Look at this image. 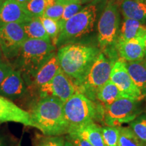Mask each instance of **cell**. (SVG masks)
Returning a JSON list of instances; mask_svg holds the SVG:
<instances>
[{
    "mask_svg": "<svg viewBox=\"0 0 146 146\" xmlns=\"http://www.w3.org/2000/svg\"><path fill=\"white\" fill-rule=\"evenodd\" d=\"M110 80L117 86L127 98L140 100L141 94L128 72L125 62L118 60L113 65Z\"/></svg>",
    "mask_w": 146,
    "mask_h": 146,
    "instance_id": "cell-11",
    "label": "cell"
},
{
    "mask_svg": "<svg viewBox=\"0 0 146 146\" xmlns=\"http://www.w3.org/2000/svg\"><path fill=\"white\" fill-rule=\"evenodd\" d=\"M101 131L105 146H118L119 137L118 127H105L101 128Z\"/></svg>",
    "mask_w": 146,
    "mask_h": 146,
    "instance_id": "cell-27",
    "label": "cell"
},
{
    "mask_svg": "<svg viewBox=\"0 0 146 146\" xmlns=\"http://www.w3.org/2000/svg\"><path fill=\"white\" fill-rule=\"evenodd\" d=\"M91 1V0H81V2L82 3H86V2H88V1Z\"/></svg>",
    "mask_w": 146,
    "mask_h": 146,
    "instance_id": "cell-37",
    "label": "cell"
},
{
    "mask_svg": "<svg viewBox=\"0 0 146 146\" xmlns=\"http://www.w3.org/2000/svg\"><path fill=\"white\" fill-rule=\"evenodd\" d=\"M100 52L94 45L68 43L60 47L57 56L61 70L76 85L84 78Z\"/></svg>",
    "mask_w": 146,
    "mask_h": 146,
    "instance_id": "cell-2",
    "label": "cell"
},
{
    "mask_svg": "<svg viewBox=\"0 0 146 146\" xmlns=\"http://www.w3.org/2000/svg\"><path fill=\"white\" fill-rule=\"evenodd\" d=\"M114 64V61L100 52L84 78L75 85L77 93L83 94L91 100H96L98 91L110 80Z\"/></svg>",
    "mask_w": 146,
    "mask_h": 146,
    "instance_id": "cell-5",
    "label": "cell"
},
{
    "mask_svg": "<svg viewBox=\"0 0 146 146\" xmlns=\"http://www.w3.org/2000/svg\"><path fill=\"white\" fill-rule=\"evenodd\" d=\"M26 93L21 72L13 70L0 85V96L10 99L21 98Z\"/></svg>",
    "mask_w": 146,
    "mask_h": 146,
    "instance_id": "cell-15",
    "label": "cell"
},
{
    "mask_svg": "<svg viewBox=\"0 0 146 146\" xmlns=\"http://www.w3.org/2000/svg\"><path fill=\"white\" fill-rule=\"evenodd\" d=\"M120 8L125 18L145 23L146 0H123Z\"/></svg>",
    "mask_w": 146,
    "mask_h": 146,
    "instance_id": "cell-18",
    "label": "cell"
},
{
    "mask_svg": "<svg viewBox=\"0 0 146 146\" xmlns=\"http://www.w3.org/2000/svg\"><path fill=\"white\" fill-rule=\"evenodd\" d=\"M120 16L118 7L110 1L98 22V45L100 50L107 54H113L118 39Z\"/></svg>",
    "mask_w": 146,
    "mask_h": 146,
    "instance_id": "cell-7",
    "label": "cell"
},
{
    "mask_svg": "<svg viewBox=\"0 0 146 146\" xmlns=\"http://www.w3.org/2000/svg\"><path fill=\"white\" fill-rule=\"evenodd\" d=\"M119 137L118 146H146L129 127H118Z\"/></svg>",
    "mask_w": 146,
    "mask_h": 146,
    "instance_id": "cell-23",
    "label": "cell"
},
{
    "mask_svg": "<svg viewBox=\"0 0 146 146\" xmlns=\"http://www.w3.org/2000/svg\"><path fill=\"white\" fill-rule=\"evenodd\" d=\"M131 129L142 141L146 143V112L131 122Z\"/></svg>",
    "mask_w": 146,
    "mask_h": 146,
    "instance_id": "cell-26",
    "label": "cell"
},
{
    "mask_svg": "<svg viewBox=\"0 0 146 146\" xmlns=\"http://www.w3.org/2000/svg\"><path fill=\"white\" fill-rule=\"evenodd\" d=\"M34 18L16 0H4L0 7V23L24 24Z\"/></svg>",
    "mask_w": 146,
    "mask_h": 146,
    "instance_id": "cell-13",
    "label": "cell"
},
{
    "mask_svg": "<svg viewBox=\"0 0 146 146\" xmlns=\"http://www.w3.org/2000/svg\"><path fill=\"white\" fill-rule=\"evenodd\" d=\"M145 35L146 26L135 20L125 18L120 29V39H143Z\"/></svg>",
    "mask_w": 146,
    "mask_h": 146,
    "instance_id": "cell-20",
    "label": "cell"
},
{
    "mask_svg": "<svg viewBox=\"0 0 146 146\" xmlns=\"http://www.w3.org/2000/svg\"><path fill=\"white\" fill-rule=\"evenodd\" d=\"M13 70L10 64L0 61V85Z\"/></svg>",
    "mask_w": 146,
    "mask_h": 146,
    "instance_id": "cell-30",
    "label": "cell"
},
{
    "mask_svg": "<svg viewBox=\"0 0 146 146\" xmlns=\"http://www.w3.org/2000/svg\"><path fill=\"white\" fill-rule=\"evenodd\" d=\"M68 139L69 141H70V143H72L74 146H94L88 141L83 138L78 137L77 136L69 135Z\"/></svg>",
    "mask_w": 146,
    "mask_h": 146,
    "instance_id": "cell-31",
    "label": "cell"
},
{
    "mask_svg": "<svg viewBox=\"0 0 146 146\" xmlns=\"http://www.w3.org/2000/svg\"><path fill=\"white\" fill-rule=\"evenodd\" d=\"M0 146H3V141L1 137H0Z\"/></svg>",
    "mask_w": 146,
    "mask_h": 146,
    "instance_id": "cell-38",
    "label": "cell"
},
{
    "mask_svg": "<svg viewBox=\"0 0 146 146\" xmlns=\"http://www.w3.org/2000/svg\"><path fill=\"white\" fill-rule=\"evenodd\" d=\"M81 3H82V2H81Z\"/></svg>",
    "mask_w": 146,
    "mask_h": 146,
    "instance_id": "cell-41",
    "label": "cell"
},
{
    "mask_svg": "<svg viewBox=\"0 0 146 146\" xmlns=\"http://www.w3.org/2000/svg\"><path fill=\"white\" fill-rule=\"evenodd\" d=\"M96 15V5H89L82 9L62 25L56 45L62 47L92 31Z\"/></svg>",
    "mask_w": 146,
    "mask_h": 146,
    "instance_id": "cell-6",
    "label": "cell"
},
{
    "mask_svg": "<svg viewBox=\"0 0 146 146\" xmlns=\"http://www.w3.org/2000/svg\"><path fill=\"white\" fill-rule=\"evenodd\" d=\"M27 39L23 24L0 23V48L5 58L18 56Z\"/></svg>",
    "mask_w": 146,
    "mask_h": 146,
    "instance_id": "cell-9",
    "label": "cell"
},
{
    "mask_svg": "<svg viewBox=\"0 0 146 146\" xmlns=\"http://www.w3.org/2000/svg\"><path fill=\"white\" fill-rule=\"evenodd\" d=\"M123 98H126L125 95L110 80L108 81L100 89L96 96L97 99L105 105L111 104L116 100Z\"/></svg>",
    "mask_w": 146,
    "mask_h": 146,
    "instance_id": "cell-21",
    "label": "cell"
},
{
    "mask_svg": "<svg viewBox=\"0 0 146 146\" xmlns=\"http://www.w3.org/2000/svg\"><path fill=\"white\" fill-rule=\"evenodd\" d=\"M0 52H1V48H0Z\"/></svg>",
    "mask_w": 146,
    "mask_h": 146,
    "instance_id": "cell-40",
    "label": "cell"
},
{
    "mask_svg": "<svg viewBox=\"0 0 146 146\" xmlns=\"http://www.w3.org/2000/svg\"><path fill=\"white\" fill-rule=\"evenodd\" d=\"M64 141L62 138L54 137L49 139L43 146H64Z\"/></svg>",
    "mask_w": 146,
    "mask_h": 146,
    "instance_id": "cell-32",
    "label": "cell"
},
{
    "mask_svg": "<svg viewBox=\"0 0 146 146\" xmlns=\"http://www.w3.org/2000/svg\"><path fill=\"white\" fill-rule=\"evenodd\" d=\"M65 5L56 1L54 5L48 7L45 10L43 16L52 18L56 21H60L62 16Z\"/></svg>",
    "mask_w": 146,
    "mask_h": 146,
    "instance_id": "cell-29",
    "label": "cell"
},
{
    "mask_svg": "<svg viewBox=\"0 0 146 146\" xmlns=\"http://www.w3.org/2000/svg\"><path fill=\"white\" fill-rule=\"evenodd\" d=\"M56 1H58V2L62 3V4L65 5L66 4H68V3H74V2L81 3V0H56Z\"/></svg>",
    "mask_w": 146,
    "mask_h": 146,
    "instance_id": "cell-33",
    "label": "cell"
},
{
    "mask_svg": "<svg viewBox=\"0 0 146 146\" xmlns=\"http://www.w3.org/2000/svg\"><path fill=\"white\" fill-rule=\"evenodd\" d=\"M23 27L27 39L45 40L52 42L39 18H33L31 21L23 24Z\"/></svg>",
    "mask_w": 146,
    "mask_h": 146,
    "instance_id": "cell-22",
    "label": "cell"
},
{
    "mask_svg": "<svg viewBox=\"0 0 146 146\" xmlns=\"http://www.w3.org/2000/svg\"><path fill=\"white\" fill-rule=\"evenodd\" d=\"M29 112L34 127L45 135H60L68 133L69 125L64 112V103L58 98H41Z\"/></svg>",
    "mask_w": 146,
    "mask_h": 146,
    "instance_id": "cell-1",
    "label": "cell"
},
{
    "mask_svg": "<svg viewBox=\"0 0 146 146\" xmlns=\"http://www.w3.org/2000/svg\"><path fill=\"white\" fill-rule=\"evenodd\" d=\"M69 135L77 136L88 141L94 146H105L101 131V128L94 122L87 123L68 131Z\"/></svg>",
    "mask_w": 146,
    "mask_h": 146,
    "instance_id": "cell-17",
    "label": "cell"
},
{
    "mask_svg": "<svg viewBox=\"0 0 146 146\" xmlns=\"http://www.w3.org/2000/svg\"><path fill=\"white\" fill-rule=\"evenodd\" d=\"M56 2V0H30L25 8L33 17H41L46 9Z\"/></svg>",
    "mask_w": 146,
    "mask_h": 146,
    "instance_id": "cell-24",
    "label": "cell"
},
{
    "mask_svg": "<svg viewBox=\"0 0 146 146\" xmlns=\"http://www.w3.org/2000/svg\"><path fill=\"white\" fill-rule=\"evenodd\" d=\"M55 45L51 41L28 39L18 55L19 71L33 77L42 65L55 54Z\"/></svg>",
    "mask_w": 146,
    "mask_h": 146,
    "instance_id": "cell-3",
    "label": "cell"
},
{
    "mask_svg": "<svg viewBox=\"0 0 146 146\" xmlns=\"http://www.w3.org/2000/svg\"><path fill=\"white\" fill-rule=\"evenodd\" d=\"M143 47L144 52H145V56H146V35L143 38Z\"/></svg>",
    "mask_w": 146,
    "mask_h": 146,
    "instance_id": "cell-35",
    "label": "cell"
},
{
    "mask_svg": "<svg viewBox=\"0 0 146 146\" xmlns=\"http://www.w3.org/2000/svg\"><path fill=\"white\" fill-rule=\"evenodd\" d=\"M7 122L18 123L34 127L29 112L18 107L8 98L0 96V124Z\"/></svg>",
    "mask_w": 146,
    "mask_h": 146,
    "instance_id": "cell-12",
    "label": "cell"
},
{
    "mask_svg": "<svg viewBox=\"0 0 146 146\" xmlns=\"http://www.w3.org/2000/svg\"><path fill=\"white\" fill-rule=\"evenodd\" d=\"M141 112L139 100L120 98L111 104L105 105L104 120L110 127H118L123 123L132 122Z\"/></svg>",
    "mask_w": 146,
    "mask_h": 146,
    "instance_id": "cell-8",
    "label": "cell"
},
{
    "mask_svg": "<svg viewBox=\"0 0 146 146\" xmlns=\"http://www.w3.org/2000/svg\"><path fill=\"white\" fill-rule=\"evenodd\" d=\"M3 1H4V0H0V7L1 6V5H2Z\"/></svg>",
    "mask_w": 146,
    "mask_h": 146,
    "instance_id": "cell-39",
    "label": "cell"
},
{
    "mask_svg": "<svg viewBox=\"0 0 146 146\" xmlns=\"http://www.w3.org/2000/svg\"><path fill=\"white\" fill-rule=\"evenodd\" d=\"M16 1H18L19 3H21L22 5H23V6L25 7L30 0H16Z\"/></svg>",
    "mask_w": 146,
    "mask_h": 146,
    "instance_id": "cell-34",
    "label": "cell"
},
{
    "mask_svg": "<svg viewBox=\"0 0 146 146\" xmlns=\"http://www.w3.org/2000/svg\"><path fill=\"white\" fill-rule=\"evenodd\" d=\"M42 25L44 27L45 31L50 37L52 43L56 46L58 35L60 32V26L58 21L52 19V18L41 16L39 17Z\"/></svg>",
    "mask_w": 146,
    "mask_h": 146,
    "instance_id": "cell-25",
    "label": "cell"
},
{
    "mask_svg": "<svg viewBox=\"0 0 146 146\" xmlns=\"http://www.w3.org/2000/svg\"><path fill=\"white\" fill-rule=\"evenodd\" d=\"M77 93L74 81L67 76L61 68L51 81L39 89L41 98H56L63 103L68 100L72 95Z\"/></svg>",
    "mask_w": 146,
    "mask_h": 146,
    "instance_id": "cell-10",
    "label": "cell"
},
{
    "mask_svg": "<svg viewBox=\"0 0 146 146\" xmlns=\"http://www.w3.org/2000/svg\"><path fill=\"white\" fill-rule=\"evenodd\" d=\"M127 70L133 81L141 92L146 95V62L143 60L136 62H125Z\"/></svg>",
    "mask_w": 146,
    "mask_h": 146,
    "instance_id": "cell-19",
    "label": "cell"
},
{
    "mask_svg": "<svg viewBox=\"0 0 146 146\" xmlns=\"http://www.w3.org/2000/svg\"><path fill=\"white\" fill-rule=\"evenodd\" d=\"M116 49L120 57L127 62L139 61L145 57L143 38L125 40L118 37Z\"/></svg>",
    "mask_w": 146,
    "mask_h": 146,
    "instance_id": "cell-14",
    "label": "cell"
},
{
    "mask_svg": "<svg viewBox=\"0 0 146 146\" xmlns=\"http://www.w3.org/2000/svg\"><path fill=\"white\" fill-rule=\"evenodd\" d=\"M64 146H74L72 143H70V141H66L64 142Z\"/></svg>",
    "mask_w": 146,
    "mask_h": 146,
    "instance_id": "cell-36",
    "label": "cell"
},
{
    "mask_svg": "<svg viewBox=\"0 0 146 146\" xmlns=\"http://www.w3.org/2000/svg\"><path fill=\"white\" fill-rule=\"evenodd\" d=\"M64 112L69 130L102 117L101 107L81 93H75L64 103Z\"/></svg>",
    "mask_w": 146,
    "mask_h": 146,
    "instance_id": "cell-4",
    "label": "cell"
},
{
    "mask_svg": "<svg viewBox=\"0 0 146 146\" xmlns=\"http://www.w3.org/2000/svg\"><path fill=\"white\" fill-rule=\"evenodd\" d=\"M60 66L57 54H54L41 66L33 76L32 85L39 89L43 85L49 83L56 76Z\"/></svg>",
    "mask_w": 146,
    "mask_h": 146,
    "instance_id": "cell-16",
    "label": "cell"
},
{
    "mask_svg": "<svg viewBox=\"0 0 146 146\" xmlns=\"http://www.w3.org/2000/svg\"><path fill=\"white\" fill-rule=\"evenodd\" d=\"M82 10V3L79 2H74L70 3L68 4H66L64 7V10L62 14V16L60 18V21H58L60 24V26L61 27L62 25L67 21L68 20L72 18L73 16H74L78 12Z\"/></svg>",
    "mask_w": 146,
    "mask_h": 146,
    "instance_id": "cell-28",
    "label": "cell"
}]
</instances>
